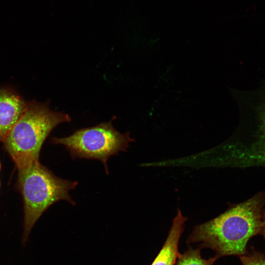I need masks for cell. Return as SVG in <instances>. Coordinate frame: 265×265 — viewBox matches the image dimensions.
<instances>
[{
	"instance_id": "6da1fadb",
	"label": "cell",
	"mask_w": 265,
	"mask_h": 265,
	"mask_svg": "<svg viewBox=\"0 0 265 265\" xmlns=\"http://www.w3.org/2000/svg\"><path fill=\"white\" fill-rule=\"evenodd\" d=\"M265 206V191H262L218 216L196 226L186 242L201 243V246L214 251L217 259L244 255L250 239L261 234Z\"/></svg>"
},
{
	"instance_id": "7a4b0ae2",
	"label": "cell",
	"mask_w": 265,
	"mask_h": 265,
	"mask_svg": "<svg viewBox=\"0 0 265 265\" xmlns=\"http://www.w3.org/2000/svg\"><path fill=\"white\" fill-rule=\"evenodd\" d=\"M71 121L68 114L52 110L48 102H28L25 112L3 140L18 170L39 161L41 147L51 132Z\"/></svg>"
},
{
	"instance_id": "3957f363",
	"label": "cell",
	"mask_w": 265,
	"mask_h": 265,
	"mask_svg": "<svg viewBox=\"0 0 265 265\" xmlns=\"http://www.w3.org/2000/svg\"><path fill=\"white\" fill-rule=\"evenodd\" d=\"M78 184L77 181L57 177L39 161L18 170V187L24 201L23 244L35 223L51 205L62 200L76 205L69 191Z\"/></svg>"
},
{
	"instance_id": "277c9868",
	"label": "cell",
	"mask_w": 265,
	"mask_h": 265,
	"mask_svg": "<svg viewBox=\"0 0 265 265\" xmlns=\"http://www.w3.org/2000/svg\"><path fill=\"white\" fill-rule=\"evenodd\" d=\"M112 119L95 126L76 131L65 137L52 138V143L64 145L73 159H96L103 164L108 174L107 161L121 151L126 152L134 140L130 132L121 133L112 124Z\"/></svg>"
},
{
	"instance_id": "5b68a950",
	"label": "cell",
	"mask_w": 265,
	"mask_h": 265,
	"mask_svg": "<svg viewBox=\"0 0 265 265\" xmlns=\"http://www.w3.org/2000/svg\"><path fill=\"white\" fill-rule=\"evenodd\" d=\"M233 148V163L240 167H265V112L248 139Z\"/></svg>"
},
{
	"instance_id": "8992f818",
	"label": "cell",
	"mask_w": 265,
	"mask_h": 265,
	"mask_svg": "<svg viewBox=\"0 0 265 265\" xmlns=\"http://www.w3.org/2000/svg\"><path fill=\"white\" fill-rule=\"evenodd\" d=\"M27 102L12 87L0 88V142L25 112Z\"/></svg>"
},
{
	"instance_id": "52a82bcc",
	"label": "cell",
	"mask_w": 265,
	"mask_h": 265,
	"mask_svg": "<svg viewBox=\"0 0 265 265\" xmlns=\"http://www.w3.org/2000/svg\"><path fill=\"white\" fill-rule=\"evenodd\" d=\"M187 218L178 210L174 218L167 238L151 265H175L180 255L178 246Z\"/></svg>"
},
{
	"instance_id": "ba28073f",
	"label": "cell",
	"mask_w": 265,
	"mask_h": 265,
	"mask_svg": "<svg viewBox=\"0 0 265 265\" xmlns=\"http://www.w3.org/2000/svg\"><path fill=\"white\" fill-rule=\"evenodd\" d=\"M217 258L214 256L209 259H203L200 249L189 248L180 254L175 265H213Z\"/></svg>"
},
{
	"instance_id": "9c48e42d",
	"label": "cell",
	"mask_w": 265,
	"mask_h": 265,
	"mask_svg": "<svg viewBox=\"0 0 265 265\" xmlns=\"http://www.w3.org/2000/svg\"><path fill=\"white\" fill-rule=\"evenodd\" d=\"M239 257L242 265H265V256L259 253H246Z\"/></svg>"
},
{
	"instance_id": "30bf717a",
	"label": "cell",
	"mask_w": 265,
	"mask_h": 265,
	"mask_svg": "<svg viewBox=\"0 0 265 265\" xmlns=\"http://www.w3.org/2000/svg\"><path fill=\"white\" fill-rule=\"evenodd\" d=\"M261 234L263 235L265 239V209L263 213V227Z\"/></svg>"
},
{
	"instance_id": "8fae6325",
	"label": "cell",
	"mask_w": 265,
	"mask_h": 265,
	"mask_svg": "<svg viewBox=\"0 0 265 265\" xmlns=\"http://www.w3.org/2000/svg\"></svg>"
}]
</instances>
